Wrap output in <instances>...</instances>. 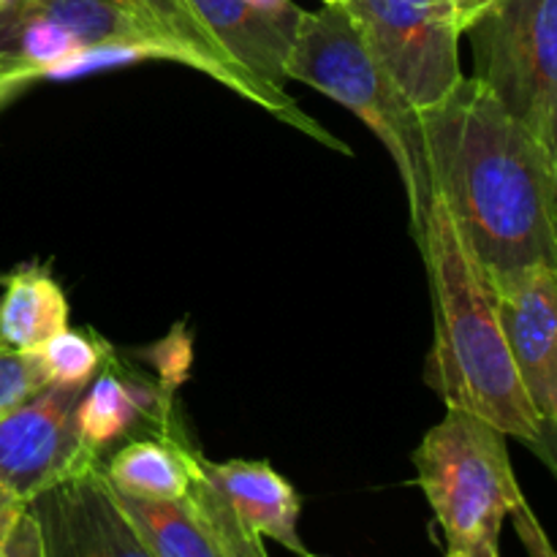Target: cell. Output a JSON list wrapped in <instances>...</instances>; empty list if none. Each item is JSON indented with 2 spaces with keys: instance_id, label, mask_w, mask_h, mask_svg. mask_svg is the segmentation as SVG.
Masks as SVG:
<instances>
[{
  "instance_id": "obj_1",
  "label": "cell",
  "mask_w": 557,
  "mask_h": 557,
  "mask_svg": "<svg viewBox=\"0 0 557 557\" xmlns=\"http://www.w3.org/2000/svg\"><path fill=\"white\" fill-rule=\"evenodd\" d=\"M433 196L490 277L557 267V150L476 76L422 109Z\"/></svg>"
},
{
  "instance_id": "obj_2",
  "label": "cell",
  "mask_w": 557,
  "mask_h": 557,
  "mask_svg": "<svg viewBox=\"0 0 557 557\" xmlns=\"http://www.w3.org/2000/svg\"><path fill=\"white\" fill-rule=\"evenodd\" d=\"M417 245L435 315L433 348L424 362L428 386L446 408L487 419L555 471V438L542 428L522 389L500 330L493 281L438 196L430 201Z\"/></svg>"
},
{
  "instance_id": "obj_3",
  "label": "cell",
  "mask_w": 557,
  "mask_h": 557,
  "mask_svg": "<svg viewBox=\"0 0 557 557\" xmlns=\"http://www.w3.org/2000/svg\"><path fill=\"white\" fill-rule=\"evenodd\" d=\"M286 79L302 82L351 109L379 136L400 172L411 237L419 243L433 201L422 112L381 69L346 5H321L319 11L299 14L292 52L286 58Z\"/></svg>"
},
{
  "instance_id": "obj_4",
  "label": "cell",
  "mask_w": 557,
  "mask_h": 557,
  "mask_svg": "<svg viewBox=\"0 0 557 557\" xmlns=\"http://www.w3.org/2000/svg\"><path fill=\"white\" fill-rule=\"evenodd\" d=\"M417 482L449 549L498 547L504 520L525 500L506 435L462 408L428 430L413 451Z\"/></svg>"
},
{
  "instance_id": "obj_5",
  "label": "cell",
  "mask_w": 557,
  "mask_h": 557,
  "mask_svg": "<svg viewBox=\"0 0 557 557\" xmlns=\"http://www.w3.org/2000/svg\"><path fill=\"white\" fill-rule=\"evenodd\" d=\"M468 36L473 76L557 150V0H498Z\"/></svg>"
},
{
  "instance_id": "obj_6",
  "label": "cell",
  "mask_w": 557,
  "mask_h": 557,
  "mask_svg": "<svg viewBox=\"0 0 557 557\" xmlns=\"http://www.w3.org/2000/svg\"><path fill=\"white\" fill-rule=\"evenodd\" d=\"M359 36L422 112L462 79L460 27L446 0H343Z\"/></svg>"
},
{
  "instance_id": "obj_7",
  "label": "cell",
  "mask_w": 557,
  "mask_h": 557,
  "mask_svg": "<svg viewBox=\"0 0 557 557\" xmlns=\"http://www.w3.org/2000/svg\"><path fill=\"white\" fill-rule=\"evenodd\" d=\"M82 392L85 386L49 384L22 406L0 413V487L22 504L101 462L76 430Z\"/></svg>"
},
{
  "instance_id": "obj_8",
  "label": "cell",
  "mask_w": 557,
  "mask_h": 557,
  "mask_svg": "<svg viewBox=\"0 0 557 557\" xmlns=\"http://www.w3.org/2000/svg\"><path fill=\"white\" fill-rule=\"evenodd\" d=\"M114 498L152 557H270L264 539L250 533L207 482L199 457L185 498L147 500L117 490Z\"/></svg>"
},
{
  "instance_id": "obj_9",
  "label": "cell",
  "mask_w": 557,
  "mask_h": 557,
  "mask_svg": "<svg viewBox=\"0 0 557 557\" xmlns=\"http://www.w3.org/2000/svg\"><path fill=\"white\" fill-rule=\"evenodd\" d=\"M27 509L41 528L44 557H152L120 509L103 462L52 484Z\"/></svg>"
},
{
  "instance_id": "obj_10",
  "label": "cell",
  "mask_w": 557,
  "mask_h": 557,
  "mask_svg": "<svg viewBox=\"0 0 557 557\" xmlns=\"http://www.w3.org/2000/svg\"><path fill=\"white\" fill-rule=\"evenodd\" d=\"M500 330L539 422L557 430V267L533 264L490 277Z\"/></svg>"
},
{
  "instance_id": "obj_11",
  "label": "cell",
  "mask_w": 557,
  "mask_h": 557,
  "mask_svg": "<svg viewBox=\"0 0 557 557\" xmlns=\"http://www.w3.org/2000/svg\"><path fill=\"white\" fill-rule=\"evenodd\" d=\"M174 428L177 422L166 389L147 381L109 351L76 406L82 444L103 462L107 451H114L128 441L161 435Z\"/></svg>"
},
{
  "instance_id": "obj_12",
  "label": "cell",
  "mask_w": 557,
  "mask_h": 557,
  "mask_svg": "<svg viewBox=\"0 0 557 557\" xmlns=\"http://www.w3.org/2000/svg\"><path fill=\"white\" fill-rule=\"evenodd\" d=\"M199 468L207 482L226 498L237 520L250 533L272 539L288 553L302 557L305 549L299 539V500L297 490L264 460H226L212 462L199 455Z\"/></svg>"
},
{
  "instance_id": "obj_13",
  "label": "cell",
  "mask_w": 557,
  "mask_h": 557,
  "mask_svg": "<svg viewBox=\"0 0 557 557\" xmlns=\"http://www.w3.org/2000/svg\"><path fill=\"white\" fill-rule=\"evenodd\" d=\"M196 449L183 428L161 435H145L117 446L103 457V473L117 493L147 500L185 498L194 479Z\"/></svg>"
},
{
  "instance_id": "obj_14",
  "label": "cell",
  "mask_w": 557,
  "mask_h": 557,
  "mask_svg": "<svg viewBox=\"0 0 557 557\" xmlns=\"http://www.w3.org/2000/svg\"><path fill=\"white\" fill-rule=\"evenodd\" d=\"M212 38L253 76L286 87V58L294 38L259 14L248 0H185Z\"/></svg>"
},
{
  "instance_id": "obj_15",
  "label": "cell",
  "mask_w": 557,
  "mask_h": 557,
  "mask_svg": "<svg viewBox=\"0 0 557 557\" xmlns=\"http://www.w3.org/2000/svg\"><path fill=\"white\" fill-rule=\"evenodd\" d=\"M63 330H69V299L49 270L27 264L3 275L0 348L36 351Z\"/></svg>"
},
{
  "instance_id": "obj_16",
  "label": "cell",
  "mask_w": 557,
  "mask_h": 557,
  "mask_svg": "<svg viewBox=\"0 0 557 557\" xmlns=\"http://www.w3.org/2000/svg\"><path fill=\"white\" fill-rule=\"evenodd\" d=\"M109 351L112 346L107 341L74 330L58 332L38 348L49 384L54 386H87Z\"/></svg>"
},
{
  "instance_id": "obj_17",
  "label": "cell",
  "mask_w": 557,
  "mask_h": 557,
  "mask_svg": "<svg viewBox=\"0 0 557 557\" xmlns=\"http://www.w3.org/2000/svg\"><path fill=\"white\" fill-rule=\"evenodd\" d=\"M47 386L49 379L38 348L36 351L0 348V413L22 406Z\"/></svg>"
},
{
  "instance_id": "obj_18",
  "label": "cell",
  "mask_w": 557,
  "mask_h": 557,
  "mask_svg": "<svg viewBox=\"0 0 557 557\" xmlns=\"http://www.w3.org/2000/svg\"><path fill=\"white\" fill-rule=\"evenodd\" d=\"M0 557H44V542H41V528H38L36 517L27 509L16 517L14 528H11L9 539L3 544Z\"/></svg>"
},
{
  "instance_id": "obj_19",
  "label": "cell",
  "mask_w": 557,
  "mask_h": 557,
  "mask_svg": "<svg viewBox=\"0 0 557 557\" xmlns=\"http://www.w3.org/2000/svg\"><path fill=\"white\" fill-rule=\"evenodd\" d=\"M509 517L515 520V528H517V533H520L522 544H525L528 555L531 557H555L553 547H549L547 533H544L542 522L536 520V515L531 511L528 500H522V504L517 506Z\"/></svg>"
},
{
  "instance_id": "obj_20",
  "label": "cell",
  "mask_w": 557,
  "mask_h": 557,
  "mask_svg": "<svg viewBox=\"0 0 557 557\" xmlns=\"http://www.w3.org/2000/svg\"><path fill=\"white\" fill-rule=\"evenodd\" d=\"M38 76L33 71L22 69V65L9 63V60L0 58V109L11 101V98L20 96L30 82H36Z\"/></svg>"
},
{
  "instance_id": "obj_21",
  "label": "cell",
  "mask_w": 557,
  "mask_h": 557,
  "mask_svg": "<svg viewBox=\"0 0 557 557\" xmlns=\"http://www.w3.org/2000/svg\"><path fill=\"white\" fill-rule=\"evenodd\" d=\"M498 0H446V5L451 9V16H455L460 33H468L484 14H487Z\"/></svg>"
},
{
  "instance_id": "obj_22",
  "label": "cell",
  "mask_w": 557,
  "mask_h": 557,
  "mask_svg": "<svg viewBox=\"0 0 557 557\" xmlns=\"http://www.w3.org/2000/svg\"><path fill=\"white\" fill-rule=\"evenodd\" d=\"M27 504H22L20 498H14L11 493H5L3 487H0V553H3V544L5 539H9L11 528H14L16 517L25 511Z\"/></svg>"
},
{
  "instance_id": "obj_23",
  "label": "cell",
  "mask_w": 557,
  "mask_h": 557,
  "mask_svg": "<svg viewBox=\"0 0 557 557\" xmlns=\"http://www.w3.org/2000/svg\"><path fill=\"white\" fill-rule=\"evenodd\" d=\"M446 557H500L498 547H487V549H473V553H460V549H449Z\"/></svg>"
},
{
  "instance_id": "obj_24",
  "label": "cell",
  "mask_w": 557,
  "mask_h": 557,
  "mask_svg": "<svg viewBox=\"0 0 557 557\" xmlns=\"http://www.w3.org/2000/svg\"><path fill=\"white\" fill-rule=\"evenodd\" d=\"M324 5H335V3H343V0H321Z\"/></svg>"
},
{
  "instance_id": "obj_25",
  "label": "cell",
  "mask_w": 557,
  "mask_h": 557,
  "mask_svg": "<svg viewBox=\"0 0 557 557\" xmlns=\"http://www.w3.org/2000/svg\"><path fill=\"white\" fill-rule=\"evenodd\" d=\"M302 557H321V555H313V553H305Z\"/></svg>"
},
{
  "instance_id": "obj_26",
  "label": "cell",
  "mask_w": 557,
  "mask_h": 557,
  "mask_svg": "<svg viewBox=\"0 0 557 557\" xmlns=\"http://www.w3.org/2000/svg\"><path fill=\"white\" fill-rule=\"evenodd\" d=\"M5 3H9V0H0V9H3V5H5Z\"/></svg>"
}]
</instances>
